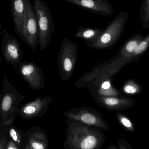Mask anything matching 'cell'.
<instances>
[{
    "instance_id": "cell-1",
    "label": "cell",
    "mask_w": 149,
    "mask_h": 149,
    "mask_svg": "<svg viewBox=\"0 0 149 149\" xmlns=\"http://www.w3.org/2000/svg\"><path fill=\"white\" fill-rule=\"evenodd\" d=\"M26 97L22 95L9 81L4 77L3 88L0 93V125L1 127L14 122L18 114L20 103Z\"/></svg>"
},
{
    "instance_id": "cell-2",
    "label": "cell",
    "mask_w": 149,
    "mask_h": 149,
    "mask_svg": "<svg viewBox=\"0 0 149 149\" xmlns=\"http://www.w3.org/2000/svg\"><path fill=\"white\" fill-rule=\"evenodd\" d=\"M129 14L123 11L103 30L97 40L93 42H86L88 46L91 48L103 49L111 47L119 40L125 29Z\"/></svg>"
},
{
    "instance_id": "cell-3",
    "label": "cell",
    "mask_w": 149,
    "mask_h": 149,
    "mask_svg": "<svg viewBox=\"0 0 149 149\" xmlns=\"http://www.w3.org/2000/svg\"><path fill=\"white\" fill-rule=\"evenodd\" d=\"M33 1L39 32V45L40 50L43 51L50 43L55 26L51 12L46 2L43 0Z\"/></svg>"
},
{
    "instance_id": "cell-4",
    "label": "cell",
    "mask_w": 149,
    "mask_h": 149,
    "mask_svg": "<svg viewBox=\"0 0 149 149\" xmlns=\"http://www.w3.org/2000/svg\"><path fill=\"white\" fill-rule=\"evenodd\" d=\"M26 10L19 36L32 49L39 45V32L36 16L30 0H26Z\"/></svg>"
},
{
    "instance_id": "cell-5",
    "label": "cell",
    "mask_w": 149,
    "mask_h": 149,
    "mask_svg": "<svg viewBox=\"0 0 149 149\" xmlns=\"http://www.w3.org/2000/svg\"><path fill=\"white\" fill-rule=\"evenodd\" d=\"M1 35V50L3 57L7 63L15 68L19 67L22 62L23 54L20 43L6 29L3 30Z\"/></svg>"
},
{
    "instance_id": "cell-6",
    "label": "cell",
    "mask_w": 149,
    "mask_h": 149,
    "mask_svg": "<svg viewBox=\"0 0 149 149\" xmlns=\"http://www.w3.org/2000/svg\"><path fill=\"white\" fill-rule=\"evenodd\" d=\"M19 70L31 89L40 90L44 86L42 69L33 62H22L19 66Z\"/></svg>"
},
{
    "instance_id": "cell-7",
    "label": "cell",
    "mask_w": 149,
    "mask_h": 149,
    "mask_svg": "<svg viewBox=\"0 0 149 149\" xmlns=\"http://www.w3.org/2000/svg\"><path fill=\"white\" fill-rule=\"evenodd\" d=\"M50 101L49 97H37L33 101L21 105L18 114L25 120H30L36 118H41L46 115Z\"/></svg>"
},
{
    "instance_id": "cell-8",
    "label": "cell",
    "mask_w": 149,
    "mask_h": 149,
    "mask_svg": "<svg viewBox=\"0 0 149 149\" xmlns=\"http://www.w3.org/2000/svg\"><path fill=\"white\" fill-rule=\"evenodd\" d=\"M72 5L88 10L96 15L109 16L114 13L112 6L108 0H64Z\"/></svg>"
},
{
    "instance_id": "cell-9",
    "label": "cell",
    "mask_w": 149,
    "mask_h": 149,
    "mask_svg": "<svg viewBox=\"0 0 149 149\" xmlns=\"http://www.w3.org/2000/svg\"><path fill=\"white\" fill-rule=\"evenodd\" d=\"M23 149H46L47 139L46 133L40 127H33L25 132Z\"/></svg>"
},
{
    "instance_id": "cell-10",
    "label": "cell",
    "mask_w": 149,
    "mask_h": 149,
    "mask_svg": "<svg viewBox=\"0 0 149 149\" xmlns=\"http://www.w3.org/2000/svg\"><path fill=\"white\" fill-rule=\"evenodd\" d=\"M11 7L15 31L17 35L19 36L26 13V0H11Z\"/></svg>"
},
{
    "instance_id": "cell-11",
    "label": "cell",
    "mask_w": 149,
    "mask_h": 149,
    "mask_svg": "<svg viewBox=\"0 0 149 149\" xmlns=\"http://www.w3.org/2000/svg\"><path fill=\"white\" fill-rule=\"evenodd\" d=\"M103 30L101 29L84 27L81 26L75 34L74 37L83 39L86 42H93L97 40Z\"/></svg>"
},
{
    "instance_id": "cell-12",
    "label": "cell",
    "mask_w": 149,
    "mask_h": 149,
    "mask_svg": "<svg viewBox=\"0 0 149 149\" xmlns=\"http://www.w3.org/2000/svg\"><path fill=\"white\" fill-rule=\"evenodd\" d=\"M5 127L8 138L14 141L19 146L20 149H23L25 132L16 128L14 123L5 125Z\"/></svg>"
},
{
    "instance_id": "cell-13",
    "label": "cell",
    "mask_w": 149,
    "mask_h": 149,
    "mask_svg": "<svg viewBox=\"0 0 149 149\" xmlns=\"http://www.w3.org/2000/svg\"><path fill=\"white\" fill-rule=\"evenodd\" d=\"M142 34L135 33L128 40L125 41L122 47V52L123 54H133L135 49L140 42L143 37Z\"/></svg>"
},
{
    "instance_id": "cell-14",
    "label": "cell",
    "mask_w": 149,
    "mask_h": 149,
    "mask_svg": "<svg viewBox=\"0 0 149 149\" xmlns=\"http://www.w3.org/2000/svg\"><path fill=\"white\" fill-rule=\"evenodd\" d=\"M139 19L143 29H148L149 27V0H142Z\"/></svg>"
},
{
    "instance_id": "cell-15",
    "label": "cell",
    "mask_w": 149,
    "mask_h": 149,
    "mask_svg": "<svg viewBox=\"0 0 149 149\" xmlns=\"http://www.w3.org/2000/svg\"><path fill=\"white\" fill-rule=\"evenodd\" d=\"M149 33L143 36L134 51L133 54L139 55L146 51L149 47Z\"/></svg>"
},
{
    "instance_id": "cell-16",
    "label": "cell",
    "mask_w": 149,
    "mask_h": 149,
    "mask_svg": "<svg viewBox=\"0 0 149 149\" xmlns=\"http://www.w3.org/2000/svg\"><path fill=\"white\" fill-rule=\"evenodd\" d=\"M96 138L93 136H89L84 139L81 145L82 149H91L94 148L97 143Z\"/></svg>"
},
{
    "instance_id": "cell-17",
    "label": "cell",
    "mask_w": 149,
    "mask_h": 149,
    "mask_svg": "<svg viewBox=\"0 0 149 149\" xmlns=\"http://www.w3.org/2000/svg\"><path fill=\"white\" fill-rule=\"evenodd\" d=\"M8 139L6 127H1L0 125V149H6Z\"/></svg>"
},
{
    "instance_id": "cell-18",
    "label": "cell",
    "mask_w": 149,
    "mask_h": 149,
    "mask_svg": "<svg viewBox=\"0 0 149 149\" xmlns=\"http://www.w3.org/2000/svg\"><path fill=\"white\" fill-rule=\"evenodd\" d=\"M82 122L89 125H94L96 123L97 119L94 115L91 114H84L81 116Z\"/></svg>"
},
{
    "instance_id": "cell-19",
    "label": "cell",
    "mask_w": 149,
    "mask_h": 149,
    "mask_svg": "<svg viewBox=\"0 0 149 149\" xmlns=\"http://www.w3.org/2000/svg\"><path fill=\"white\" fill-rule=\"evenodd\" d=\"M60 54L64 56V60H63V67L64 69L66 71H70L72 69V63L71 59L69 56H65L62 53L60 52Z\"/></svg>"
},
{
    "instance_id": "cell-20",
    "label": "cell",
    "mask_w": 149,
    "mask_h": 149,
    "mask_svg": "<svg viewBox=\"0 0 149 149\" xmlns=\"http://www.w3.org/2000/svg\"><path fill=\"white\" fill-rule=\"evenodd\" d=\"M6 149H20V148L14 141L8 139Z\"/></svg>"
},
{
    "instance_id": "cell-21",
    "label": "cell",
    "mask_w": 149,
    "mask_h": 149,
    "mask_svg": "<svg viewBox=\"0 0 149 149\" xmlns=\"http://www.w3.org/2000/svg\"><path fill=\"white\" fill-rule=\"evenodd\" d=\"M105 103L107 105L113 106L118 104V100L116 98L109 97L105 99Z\"/></svg>"
},
{
    "instance_id": "cell-22",
    "label": "cell",
    "mask_w": 149,
    "mask_h": 149,
    "mask_svg": "<svg viewBox=\"0 0 149 149\" xmlns=\"http://www.w3.org/2000/svg\"><path fill=\"white\" fill-rule=\"evenodd\" d=\"M124 91L128 94H134L137 91V89L135 87L131 85H127L124 88Z\"/></svg>"
},
{
    "instance_id": "cell-23",
    "label": "cell",
    "mask_w": 149,
    "mask_h": 149,
    "mask_svg": "<svg viewBox=\"0 0 149 149\" xmlns=\"http://www.w3.org/2000/svg\"><path fill=\"white\" fill-rule=\"evenodd\" d=\"M121 122H122L123 124L127 128H130L132 125L129 119L126 118H123L121 119Z\"/></svg>"
},
{
    "instance_id": "cell-24",
    "label": "cell",
    "mask_w": 149,
    "mask_h": 149,
    "mask_svg": "<svg viewBox=\"0 0 149 149\" xmlns=\"http://www.w3.org/2000/svg\"><path fill=\"white\" fill-rule=\"evenodd\" d=\"M110 87V84L109 82H104L102 85V88L104 89H108Z\"/></svg>"
},
{
    "instance_id": "cell-25",
    "label": "cell",
    "mask_w": 149,
    "mask_h": 149,
    "mask_svg": "<svg viewBox=\"0 0 149 149\" xmlns=\"http://www.w3.org/2000/svg\"><path fill=\"white\" fill-rule=\"evenodd\" d=\"M2 29V25H1V23L0 22V30Z\"/></svg>"
},
{
    "instance_id": "cell-26",
    "label": "cell",
    "mask_w": 149,
    "mask_h": 149,
    "mask_svg": "<svg viewBox=\"0 0 149 149\" xmlns=\"http://www.w3.org/2000/svg\"><path fill=\"white\" fill-rule=\"evenodd\" d=\"M1 58L0 57V66H1Z\"/></svg>"
}]
</instances>
